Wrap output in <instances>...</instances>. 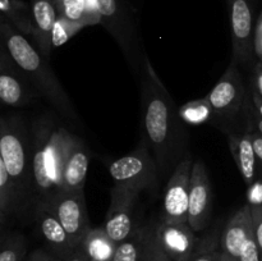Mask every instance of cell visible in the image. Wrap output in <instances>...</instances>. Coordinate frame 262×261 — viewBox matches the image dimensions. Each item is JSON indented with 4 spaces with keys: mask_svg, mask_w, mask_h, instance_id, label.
I'll list each match as a JSON object with an SVG mask.
<instances>
[{
    "mask_svg": "<svg viewBox=\"0 0 262 261\" xmlns=\"http://www.w3.org/2000/svg\"><path fill=\"white\" fill-rule=\"evenodd\" d=\"M84 28L83 25L81 23L72 22V20L67 19L64 17H59L56 19L55 25H54L53 31H51V44L53 48H59V46L64 45L69 38L73 37L76 33Z\"/></svg>",
    "mask_w": 262,
    "mask_h": 261,
    "instance_id": "obj_27",
    "label": "cell"
},
{
    "mask_svg": "<svg viewBox=\"0 0 262 261\" xmlns=\"http://www.w3.org/2000/svg\"><path fill=\"white\" fill-rule=\"evenodd\" d=\"M28 261H61V258L55 257L43 250H35L31 253Z\"/></svg>",
    "mask_w": 262,
    "mask_h": 261,
    "instance_id": "obj_35",
    "label": "cell"
},
{
    "mask_svg": "<svg viewBox=\"0 0 262 261\" xmlns=\"http://www.w3.org/2000/svg\"><path fill=\"white\" fill-rule=\"evenodd\" d=\"M90 260L112 261L118 243L113 241L104 227L92 228L82 242Z\"/></svg>",
    "mask_w": 262,
    "mask_h": 261,
    "instance_id": "obj_21",
    "label": "cell"
},
{
    "mask_svg": "<svg viewBox=\"0 0 262 261\" xmlns=\"http://www.w3.org/2000/svg\"><path fill=\"white\" fill-rule=\"evenodd\" d=\"M228 143H229L230 153H232L235 165H237L243 181L247 186H250L255 182L256 165H257L252 136L251 133H246V135L233 133L228 138Z\"/></svg>",
    "mask_w": 262,
    "mask_h": 261,
    "instance_id": "obj_19",
    "label": "cell"
},
{
    "mask_svg": "<svg viewBox=\"0 0 262 261\" xmlns=\"http://www.w3.org/2000/svg\"><path fill=\"white\" fill-rule=\"evenodd\" d=\"M61 261H90V257L89 255H87L86 251H84L83 246L79 245L78 247L74 248V251L71 255L67 256V257L63 258Z\"/></svg>",
    "mask_w": 262,
    "mask_h": 261,
    "instance_id": "obj_34",
    "label": "cell"
},
{
    "mask_svg": "<svg viewBox=\"0 0 262 261\" xmlns=\"http://www.w3.org/2000/svg\"><path fill=\"white\" fill-rule=\"evenodd\" d=\"M100 13V25L104 26L113 36L125 60L135 73L142 69L145 53L140 48L137 25L133 13L122 0H94Z\"/></svg>",
    "mask_w": 262,
    "mask_h": 261,
    "instance_id": "obj_5",
    "label": "cell"
},
{
    "mask_svg": "<svg viewBox=\"0 0 262 261\" xmlns=\"http://www.w3.org/2000/svg\"><path fill=\"white\" fill-rule=\"evenodd\" d=\"M217 233V230L210 232L206 237L199 241L196 251L189 261H217L220 252L217 251V243H220V235Z\"/></svg>",
    "mask_w": 262,
    "mask_h": 261,
    "instance_id": "obj_28",
    "label": "cell"
},
{
    "mask_svg": "<svg viewBox=\"0 0 262 261\" xmlns=\"http://www.w3.org/2000/svg\"><path fill=\"white\" fill-rule=\"evenodd\" d=\"M31 10L35 23L33 37L41 54L46 59H50L54 49L51 44V31L58 19L55 0H31Z\"/></svg>",
    "mask_w": 262,
    "mask_h": 261,
    "instance_id": "obj_17",
    "label": "cell"
},
{
    "mask_svg": "<svg viewBox=\"0 0 262 261\" xmlns=\"http://www.w3.org/2000/svg\"><path fill=\"white\" fill-rule=\"evenodd\" d=\"M37 227L40 229L41 235L46 241L49 246L53 248L59 256V258H66L74 251L73 243L69 238L68 233L64 229L63 224L56 216L55 211L50 204H38L33 212Z\"/></svg>",
    "mask_w": 262,
    "mask_h": 261,
    "instance_id": "obj_15",
    "label": "cell"
},
{
    "mask_svg": "<svg viewBox=\"0 0 262 261\" xmlns=\"http://www.w3.org/2000/svg\"><path fill=\"white\" fill-rule=\"evenodd\" d=\"M27 251V242L22 233H3L0 243V261H22Z\"/></svg>",
    "mask_w": 262,
    "mask_h": 261,
    "instance_id": "obj_26",
    "label": "cell"
},
{
    "mask_svg": "<svg viewBox=\"0 0 262 261\" xmlns=\"http://www.w3.org/2000/svg\"><path fill=\"white\" fill-rule=\"evenodd\" d=\"M89 153L81 138L73 136L63 168V191L84 189L89 171Z\"/></svg>",
    "mask_w": 262,
    "mask_h": 261,
    "instance_id": "obj_18",
    "label": "cell"
},
{
    "mask_svg": "<svg viewBox=\"0 0 262 261\" xmlns=\"http://www.w3.org/2000/svg\"><path fill=\"white\" fill-rule=\"evenodd\" d=\"M252 100H253V104H255L256 109H257L258 114L262 118V97L261 95L258 94L257 91H253L252 92Z\"/></svg>",
    "mask_w": 262,
    "mask_h": 261,
    "instance_id": "obj_38",
    "label": "cell"
},
{
    "mask_svg": "<svg viewBox=\"0 0 262 261\" xmlns=\"http://www.w3.org/2000/svg\"><path fill=\"white\" fill-rule=\"evenodd\" d=\"M179 117L187 124H202V123L209 122L210 118L214 114V107L210 104L209 99H197L193 101H189L179 107Z\"/></svg>",
    "mask_w": 262,
    "mask_h": 261,
    "instance_id": "obj_25",
    "label": "cell"
},
{
    "mask_svg": "<svg viewBox=\"0 0 262 261\" xmlns=\"http://www.w3.org/2000/svg\"><path fill=\"white\" fill-rule=\"evenodd\" d=\"M109 173L114 184H123L142 192L156 186L159 166L150 150L141 143L133 153L113 161Z\"/></svg>",
    "mask_w": 262,
    "mask_h": 261,
    "instance_id": "obj_6",
    "label": "cell"
},
{
    "mask_svg": "<svg viewBox=\"0 0 262 261\" xmlns=\"http://www.w3.org/2000/svg\"><path fill=\"white\" fill-rule=\"evenodd\" d=\"M90 261H95V260H90Z\"/></svg>",
    "mask_w": 262,
    "mask_h": 261,
    "instance_id": "obj_41",
    "label": "cell"
},
{
    "mask_svg": "<svg viewBox=\"0 0 262 261\" xmlns=\"http://www.w3.org/2000/svg\"><path fill=\"white\" fill-rule=\"evenodd\" d=\"M141 109L142 145L155 158L159 173L166 174L183 154L186 129L179 110L146 55L141 69Z\"/></svg>",
    "mask_w": 262,
    "mask_h": 261,
    "instance_id": "obj_1",
    "label": "cell"
},
{
    "mask_svg": "<svg viewBox=\"0 0 262 261\" xmlns=\"http://www.w3.org/2000/svg\"><path fill=\"white\" fill-rule=\"evenodd\" d=\"M261 257L262 253L257 245V241H256L255 232H253L246 241L243 247L241 248L238 261H261Z\"/></svg>",
    "mask_w": 262,
    "mask_h": 261,
    "instance_id": "obj_30",
    "label": "cell"
},
{
    "mask_svg": "<svg viewBox=\"0 0 262 261\" xmlns=\"http://www.w3.org/2000/svg\"><path fill=\"white\" fill-rule=\"evenodd\" d=\"M0 10L3 17L7 18L20 33L32 35L35 33V23L32 10L22 0H0Z\"/></svg>",
    "mask_w": 262,
    "mask_h": 261,
    "instance_id": "obj_22",
    "label": "cell"
},
{
    "mask_svg": "<svg viewBox=\"0 0 262 261\" xmlns=\"http://www.w3.org/2000/svg\"><path fill=\"white\" fill-rule=\"evenodd\" d=\"M59 17L81 23L84 27L101 23L94 0H55Z\"/></svg>",
    "mask_w": 262,
    "mask_h": 261,
    "instance_id": "obj_20",
    "label": "cell"
},
{
    "mask_svg": "<svg viewBox=\"0 0 262 261\" xmlns=\"http://www.w3.org/2000/svg\"><path fill=\"white\" fill-rule=\"evenodd\" d=\"M251 136H252V142H253V147H255L257 163L262 166V135H260L258 132H252L251 133Z\"/></svg>",
    "mask_w": 262,
    "mask_h": 261,
    "instance_id": "obj_36",
    "label": "cell"
},
{
    "mask_svg": "<svg viewBox=\"0 0 262 261\" xmlns=\"http://www.w3.org/2000/svg\"><path fill=\"white\" fill-rule=\"evenodd\" d=\"M253 232L252 211L250 205L246 204L225 223L220 233V248L228 255L238 258L241 248Z\"/></svg>",
    "mask_w": 262,
    "mask_h": 261,
    "instance_id": "obj_16",
    "label": "cell"
},
{
    "mask_svg": "<svg viewBox=\"0 0 262 261\" xmlns=\"http://www.w3.org/2000/svg\"><path fill=\"white\" fill-rule=\"evenodd\" d=\"M156 225H148L147 238H146L145 245V252H143L142 260L141 261H173L164 253L161 247L159 246L158 241H156L155 234Z\"/></svg>",
    "mask_w": 262,
    "mask_h": 261,
    "instance_id": "obj_29",
    "label": "cell"
},
{
    "mask_svg": "<svg viewBox=\"0 0 262 261\" xmlns=\"http://www.w3.org/2000/svg\"><path fill=\"white\" fill-rule=\"evenodd\" d=\"M217 261H238V258H235V257H233V256L228 255V253H225L224 251H220L219 257H217Z\"/></svg>",
    "mask_w": 262,
    "mask_h": 261,
    "instance_id": "obj_39",
    "label": "cell"
},
{
    "mask_svg": "<svg viewBox=\"0 0 262 261\" xmlns=\"http://www.w3.org/2000/svg\"><path fill=\"white\" fill-rule=\"evenodd\" d=\"M74 135L64 128L41 125L35 132L32 151L33 212L63 191V168Z\"/></svg>",
    "mask_w": 262,
    "mask_h": 261,
    "instance_id": "obj_3",
    "label": "cell"
},
{
    "mask_svg": "<svg viewBox=\"0 0 262 261\" xmlns=\"http://www.w3.org/2000/svg\"><path fill=\"white\" fill-rule=\"evenodd\" d=\"M247 204L250 206H258L262 205V182L255 181L248 186L247 191Z\"/></svg>",
    "mask_w": 262,
    "mask_h": 261,
    "instance_id": "obj_32",
    "label": "cell"
},
{
    "mask_svg": "<svg viewBox=\"0 0 262 261\" xmlns=\"http://www.w3.org/2000/svg\"><path fill=\"white\" fill-rule=\"evenodd\" d=\"M0 37L2 44L28 81L38 91L40 96L45 97L59 113L68 118L71 122L78 123L79 118L74 110L71 99L64 91L60 81L49 64V59L38 53L32 44L5 17L0 19Z\"/></svg>",
    "mask_w": 262,
    "mask_h": 261,
    "instance_id": "obj_2",
    "label": "cell"
},
{
    "mask_svg": "<svg viewBox=\"0 0 262 261\" xmlns=\"http://www.w3.org/2000/svg\"><path fill=\"white\" fill-rule=\"evenodd\" d=\"M245 95L246 89L238 69V63L232 59L227 71L206 97L216 114L229 117L239 112Z\"/></svg>",
    "mask_w": 262,
    "mask_h": 261,
    "instance_id": "obj_13",
    "label": "cell"
},
{
    "mask_svg": "<svg viewBox=\"0 0 262 261\" xmlns=\"http://www.w3.org/2000/svg\"><path fill=\"white\" fill-rule=\"evenodd\" d=\"M232 31L233 59L238 64H247L255 54L253 15L248 0H227Z\"/></svg>",
    "mask_w": 262,
    "mask_h": 261,
    "instance_id": "obj_11",
    "label": "cell"
},
{
    "mask_svg": "<svg viewBox=\"0 0 262 261\" xmlns=\"http://www.w3.org/2000/svg\"><path fill=\"white\" fill-rule=\"evenodd\" d=\"M48 204L54 209L74 247L82 245L86 235L92 229L87 214L84 189L61 191Z\"/></svg>",
    "mask_w": 262,
    "mask_h": 261,
    "instance_id": "obj_7",
    "label": "cell"
},
{
    "mask_svg": "<svg viewBox=\"0 0 262 261\" xmlns=\"http://www.w3.org/2000/svg\"><path fill=\"white\" fill-rule=\"evenodd\" d=\"M147 227L135 228L130 235L124 241L118 243L117 250L112 261H141L145 252Z\"/></svg>",
    "mask_w": 262,
    "mask_h": 261,
    "instance_id": "obj_24",
    "label": "cell"
},
{
    "mask_svg": "<svg viewBox=\"0 0 262 261\" xmlns=\"http://www.w3.org/2000/svg\"><path fill=\"white\" fill-rule=\"evenodd\" d=\"M256 124H257V132L260 133V135H262V118H257L256 119Z\"/></svg>",
    "mask_w": 262,
    "mask_h": 261,
    "instance_id": "obj_40",
    "label": "cell"
},
{
    "mask_svg": "<svg viewBox=\"0 0 262 261\" xmlns=\"http://www.w3.org/2000/svg\"><path fill=\"white\" fill-rule=\"evenodd\" d=\"M261 261H262V257H261Z\"/></svg>",
    "mask_w": 262,
    "mask_h": 261,
    "instance_id": "obj_42",
    "label": "cell"
},
{
    "mask_svg": "<svg viewBox=\"0 0 262 261\" xmlns=\"http://www.w3.org/2000/svg\"><path fill=\"white\" fill-rule=\"evenodd\" d=\"M255 53L260 59V61H262V14L258 18L255 31Z\"/></svg>",
    "mask_w": 262,
    "mask_h": 261,
    "instance_id": "obj_33",
    "label": "cell"
},
{
    "mask_svg": "<svg viewBox=\"0 0 262 261\" xmlns=\"http://www.w3.org/2000/svg\"><path fill=\"white\" fill-rule=\"evenodd\" d=\"M255 82H256V91H257L262 97V61L256 64L255 67Z\"/></svg>",
    "mask_w": 262,
    "mask_h": 261,
    "instance_id": "obj_37",
    "label": "cell"
},
{
    "mask_svg": "<svg viewBox=\"0 0 262 261\" xmlns=\"http://www.w3.org/2000/svg\"><path fill=\"white\" fill-rule=\"evenodd\" d=\"M251 211H252L255 237L262 253V205H258V206H251Z\"/></svg>",
    "mask_w": 262,
    "mask_h": 261,
    "instance_id": "obj_31",
    "label": "cell"
},
{
    "mask_svg": "<svg viewBox=\"0 0 262 261\" xmlns=\"http://www.w3.org/2000/svg\"><path fill=\"white\" fill-rule=\"evenodd\" d=\"M32 151L28 133L18 117H3L0 120V160L4 163L19 197L20 206L30 197L33 202Z\"/></svg>",
    "mask_w": 262,
    "mask_h": 261,
    "instance_id": "obj_4",
    "label": "cell"
},
{
    "mask_svg": "<svg viewBox=\"0 0 262 261\" xmlns=\"http://www.w3.org/2000/svg\"><path fill=\"white\" fill-rule=\"evenodd\" d=\"M212 199L214 193L206 166L202 161H194L189 187L188 224L196 233L202 232L209 224L212 211Z\"/></svg>",
    "mask_w": 262,
    "mask_h": 261,
    "instance_id": "obj_12",
    "label": "cell"
},
{
    "mask_svg": "<svg viewBox=\"0 0 262 261\" xmlns=\"http://www.w3.org/2000/svg\"><path fill=\"white\" fill-rule=\"evenodd\" d=\"M193 163L187 156L174 168L164 192L161 222L188 223L189 187Z\"/></svg>",
    "mask_w": 262,
    "mask_h": 261,
    "instance_id": "obj_8",
    "label": "cell"
},
{
    "mask_svg": "<svg viewBox=\"0 0 262 261\" xmlns=\"http://www.w3.org/2000/svg\"><path fill=\"white\" fill-rule=\"evenodd\" d=\"M188 223L160 222L155 228L156 241L161 250L173 261H189L199 240Z\"/></svg>",
    "mask_w": 262,
    "mask_h": 261,
    "instance_id": "obj_14",
    "label": "cell"
},
{
    "mask_svg": "<svg viewBox=\"0 0 262 261\" xmlns=\"http://www.w3.org/2000/svg\"><path fill=\"white\" fill-rule=\"evenodd\" d=\"M19 197L14 183L5 168L4 163L0 160V223L7 224V219L20 211Z\"/></svg>",
    "mask_w": 262,
    "mask_h": 261,
    "instance_id": "obj_23",
    "label": "cell"
},
{
    "mask_svg": "<svg viewBox=\"0 0 262 261\" xmlns=\"http://www.w3.org/2000/svg\"><path fill=\"white\" fill-rule=\"evenodd\" d=\"M141 192L123 184H114L110 191V205L105 217L104 229L117 243L122 242L135 230L133 209Z\"/></svg>",
    "mask_w": 262,
    "mask_h": 261,
    "instance_id": "obj_10",
    "label": "cell"
},
{
    "mask_svg": "<svg viewBox=\"0 0 262 261\" xmlns=\"http://www.w3.org/2000/svg\"><path fill=\"white\" fill-rule=\"evenodd\" d=\"M40 96L8 49L0 48V100L8 106H25Z\"/></svg>",
    "mask_w": 262,
    "mask_h": 261,
    "instance_id": "obj_9",
    "label": "cell"
}]
</instances>
